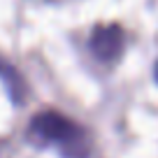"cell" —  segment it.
<instances>
[{"label":"cell","instance_id":"obj_1","mask_svg":"<svg viewBox=\"0 0 158 158\" xmlns=\"http://www.w3.org/2000/svg\"><path fill=\"white\" fill-rule=\"evenodd\" d=\"M30 133L42 142L63 147L68 153L84 158L86 156V133L72 118L58 112H42L30 121Z\"/></svg>","mask_w":158,"mask_h":158},{"label":"cell","instance_id":"obj_4","mask_svg":"<svg viewBox=\"0 0 158 158\" xmlns=\"http://www.w3.org/2000/svg\"><path fill=\"white\" fill-rule=\"evenodd\" d=\"M153 74H156V81H158V63H156V68H153Z\"/></svg>","mask_w":158,"mask_h":158},{"label":"cell","instance_id":"obj_2","mask_svg":"<svg viewBox=\"0 0 158 158\" xmlns=\"http://www.w3.org/2000/svg\"><path fill=\"white\" fill-rule=\"evenodd\" d=\"M123 44H126V37H123V30L121 26L116 23H109V26H98V28L91 33V51L98 60L102 63H112L121 56L123 51Z\"/></svg>","mask_w":158,"mask_h":158},{"label":"cell","instance_id":"obj_3","mask_svg":"<svg viewBox=\"0 0 158 158\" xmlns=\"http://www.w3.org/2000/svg\"><path fill=\"white\" fill-rule=\"evenodd\" d=\"M0 77L5 81L7 91H10L12 100L14 102H23V95H26V86H23V79L16 74V70L7 63L5 58H0Z\"/></svg>","mask_w":158,"mask_h":158}]
</instances>
